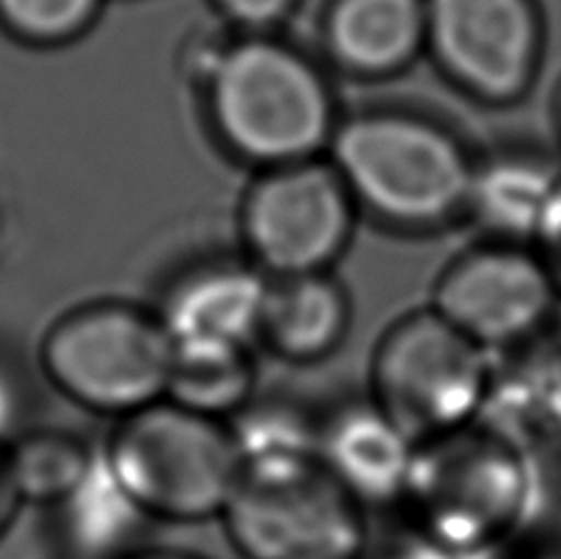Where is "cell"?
<instances>
[{
    "label": "cell",
    "instance_id": "6da1fadb",
    "mask_svg": "<svg viewBox=\"0 0 561 559\" xmlns=\"http://www.w3.org/2000/svg\"><path fill=\"white\" fill-rule=\"evenodd\" d=\"M542 464L485 424L416 446L399 501L409 531L450 550L495 555L525 535Z\"/></svg>",
    "mask_w": 561,
    "mask_h": 559
},
{
    "label": "cell",
    "instance_id": "7a4b0ae2",
    "mask_svg": "<svg viewBox=\"0 0 561 559\" xmlns=\"http://www.w3.org/2000/svg\"><path fill=\"white\" fill-rule=\"evenodd\" d=\"M106 474L140 515L203 523L222 517L242 478V458L222 419L160 399L122 417Z\"/></svg>",
    "mask_w": 561,
    "mask_h": 559
},
{
    "label": "cell",
    "instance_id": "3957f363",
    "mask_svg": "<svg viewBox=\"0 0 561 559\" xmlns=\"http://www.w3.org/2000/svg\"><path fill=\"white\" fill-rule=\"evenodd\" d=\"M493 353L428 304L394 318L367 365V397L419 446L476 424L483 414Z\"/></svg>",
    "mask_w": 561,
    "mask_h": 559
},
{
    "label": "cell",
    "instance_id": "277c9868",
    "mask_svg": "<svg viewBox=\"0 0 561 559\" xmlns=\"http://www.w3.org/2000/svg\"><path fill=\"white\" fill-rule=\"evenodd\" d=\"M173 355L175 343L160 316L126 301L72 308L39 345V363L59 392L114 417L165 399Z\"/></svg>",
    "mask_w": 561,
    "mask_h": 559
},
{
    "label": "cell",
    "instance_id": "5b68a950",
    "mask_svg": "<svg viewBox=\"0 0 561 559\" xmlns=\"http://www.w3.org/2000/svg\"><path fill=\"white\" fill-rule=\"evenodd\" d=\"M367 511L318 458L242 468L222 521L244 559H365Z\"/></svg>",
    "mask_w": 561,
    "mask_h": 559
},
{
    "label": "cell",
    "instance_id": "8992f818",
    "mask_svg": "<svg viewBox=\"0 0 561 559\" xmlns=\"http://www.w3.org/2000/svg\"><path fill=\"white\" fill-rule=\"evenodd\" d=\"M209 112L232 151L262 163L300 161L328 126V102L316 75L272 43H242L217 59Z\"/></svg>",
    "mask_w": 561,
    "mask_h": 559
},
{
    "label": "cell",
    "instance_id": "52a82bcc",
    "mask_svg": "<svg viewBox=\"0 0 561 559\" xmlns=\"http://www.w3.org/2000/svg\"><path fill=\"white\" fill-rule=\"evenodd\" d=\"M345 181L385 223L431 229L468 203L473 178L444 136L397 118L350 126L337 141Z\"/></svg>",
    "mask_w": 561,
    "mask_h": 559
},
{
    "label": "cell",
    "instance_id": "ba28073f",
    "mask_svg": "<svg viewBox=\"0 0 561 559\" xmlns=\"http://www.w3.org/2000/svg\"><path fill=\"white\" fill-rule=\"evenodd\" d=\"M428 306L493 355L547 333L561 311L535 247L505 239L450 259L431 286Z\"/></svg>",
    "mask_w": 561,
    "mask_h": 559
},
{
    "label": "cell",
    "instance_id": "9c48e42d",
    "mask_svg": "<svg viewBox=\"0 0 561 559\" xmlns=\"http://www.w3.org/2000/svg\"><path fill=\"white\" fill-rule=\"evenodd\" d=\"M247 259L268 278L333 272L353 229L345 187L323 168L286 166L242 205Z\"/></svg>",
    "mask_w": 561,
    "mask_h": 559
},
{
    "label": "cell",
    "instance_id": "30bf717a",
    "mask_svg": "<svg viewBox=\"0 0 561 559\" xmlns=\"http://www.w3.org/2000/svg\"><path fill=\"white\" fill-rule=\"evenodd\" d=\"M416 444L373 399H350L318 422L316 458L365 511L399 505Z\"/></svg>",
    "mask_w": 561,
    "mask_h": 559
},
{
    "label": "cell",
    "instance_id": "8fae6325",
    "mask_svg": "<svg viewBox=\"0 0 561 559\" xmlns=\"http://www.w3.org/2000/svg\"><path fill=\"white\" fill-rule=\"evenodd\" d=\"M431 27L450 69L490 94L523 84L533 55L525 0H434Z\"/></svg>",
    "mask_w": 561,
    "mask_h": 559
},
{
    "label": "cell",
    "instance_id": "7c38bea8",
    "mask_svg": "<svg viewBox=\"0 0 561 559\" xmlns=\"http://www.w3.org/2000/svg\"><path fill=\"white\" fill-rule=\"evenodd\" d=\"M480 424L533 458L561 442V341L549 331L493 355V379ZM542 464V461H539Z\"/></svg>",
    "mask_w": 561,
    "mask_h": 559
},
{
    "label": "cell",
    "instance_id": "4fadbf2b",
    "mask_svg": "<svg viewBox=\"0 0 561 559\" xmlns=\"http://www.w3.org/2000/svg\"><path fill=\"white\" fill-rule=\"evenodd\" d=\"M353 318V296L333 272L272 278L256 341L288 365H318L343 347Z\"/></svg>",
    "mask_w": 561,
    "mask_h": 559
},
{
    "label": "cell",
    "instance_id": "5bb4252c",
    "mask_svg": "<svg viewBox=\"0 0 561 559\" xmlns=\"http://www.w3.org/2000/svg\"><path fill=\"white\" fill-rule=\"evenodd\" d=\"M268 278L249 262L217 264L187 276L168 294L160 321L173 338L252 345L259 333Z\"/></svg>",
    "mask_w": 561,
    "mask_h": 559
},
{
    "label": "cell",
    "instance_id": "9a60e30c",
    "mask_svg": "<svg viewBox=\"0 0 561 559\" xmlns=\"http://www.w3.org/2000/svg\"><path fill=\"white\" fill-rule=\"evenodd\" d=\"M254 383L256 365L249 345L185 341L175 343L165 399L225 422L252 402Z\"/></svg>",
    "mask_w": 561,
    "mask_h": 559
},
{
    "label": "cell",
    "instance_id": "2e32d148",
    "mask_svg": "<svg viewBox=\"0 0 561 559\" xmlns=\"http://www.w3.org/2000/svg\"><path fill=\"white\" fill-rule=\"evenodd\" d=\"M8 468L20 503H69L94 474V456L67 432L43 429L8 444Z\"/></svg>",
    "mask_w": 561,
    "mask_h": 559
},
{
    "label": "cell",
    "instance_id": "e0dca14e",
    "mask_svg": "<svg viewBox=\"0 0 561 559\" xmlns=\"http://www.w3.org/2000/svg\"><path fill=\"white\" fill-rule=\"evenodd\" d=\"M419 25L416 0H343L330 23V37L345 62L387 69L412 53Z\"/></svg>",
    "mask_w": 561,
    "mask_h": 559
},
{
    "label": "cell",
    "instance_id": "ac0fdd59",
    "mask_svg": "<svg viewBox=\"0 0 561 559\" xmlns=\"http://www.w3.org/2000/svg\"><path fill=\"white\" fill-rule=\"evenodd\" d=\"M559 181L545 168L503 163L470 181L468 203L495 239L533 242Z\"/></svg>",
    "mask_w": 561,
    "mask_h": 559
},
{
    "label": "cell",
    "instance_id": "d6986e66",
    "mask_svg": "<svg viewBox=\"0 0 561 559\" xmlns=\"http://www.w3.org/2000/svg\"><path fill=\"white\" fill-rule=\"evenodd\" d=\"M102 0H0V23L33 45L67 43L92 25Z\"/></svg>",
    "mask_w": 561,
    "mask_h": 559
},
{
    "label": "cell",
    "instance_id": "ffe728a7",
    "mask_svg": "<svg viewBox=\"0 0 561 559\" xmlns=\"http://www.w3.org/2000/svg\"><path fill=\"white\" fill-rule=\"evenodd\" d=\"M529 244L535 247V252L539 254V259H542V264L547 269L549 278H552L559 304H561V181L554 190L552 199H549L547 213Z\"/></svg>",
    "mask_w": 561,
    "mask_h": 559
},
{
    "label": "cell",
    "instance_id": "44dd1931",
    "mask_svg": "<svg viewBox=\"0 0 561 559\" xmlns=\"http://www.w3.org/2000/svg\"><path fill=\"white\" fill-rule=\"evenodd\" d=\"M505 552L478 555V552L450 550V547H444L434 540H426V537H421L414 531L404 527L402 535L392 537V543L382 547V555H379V559H503Z\"/></svg>",
    "mask_w": 561,
    "mask_h": 559
},
{
    "label": "cell",
    "instance_id": "7402d4cb",
    "mask_svg": "<svg viewBox=\"0 0 561 559\" xmlns=\"http://www.w3.org/2000/svg\"><path fill=\"white\" fill-rule=\"evenodd\" d=\"M215 3L237 23L266 25L284 15L294 0H215Z\"/></svg>",
    "mask_w": 561,
    "mask_h": 559
},
{
    "label": "cell",
    "instance_id": "603a6c76",
    "mask_svg": "<svg viewBox=\"0 0 561 559\" xmlns=\"http://www.w3.org/2000/svg\"><path fill=\"white\" fill-rule=\"evenodd\" d=\"M20 412V402L13 383L5 375H0V444L13 442V426Z\"/></svg>",
    "mask_w": 561,
    "mask_h": 559
},
{
    "label": "cell",
    "instance_id": "cb8c5ba5",
    "mask_svg": "<svg viewBox=\"0 0 561 559\" xmlns=\"http://www.w3.org/2000/svg\"><path fill=\"white\" fill-rule=\"evenodd\" d=\"M18 495L13 481H10V468H8V444H0V527L13 515L18 505Z\"/></svg>",
    "mask_w": 561,
    "mask_h": 559
},
{
    "label": "cell",
    "instance_id": "d4e9b609",
    "mask_svg": "<svg viewBox=\"0 0 561 559\" xmlns=\"http://www.w3.org/2000/svg\"><path fill=\"white\" fill-rule=\"evenodd\" d=\"M122 559H199V557L175 552V550H144V552H134L128 557H122Z\"/></svg>",
    "mask_w": 561,
    "mask_h": 559
},
{
    "label": "cell",
    "instance_id": "484cf974",
    "mask_svg": "<svg viewBox=\"0 0 561 559\" xmlns=\"http://www.w3.org/2000/svg\"><path fill=\"white\" fill-rule=\"evenodd\" d=\"M503 559H561V552L559 550H529V552H523V555H503Z\"/></svg>",
    "mask_w": 561,
    "mask_h": 559
}]
</instances>
